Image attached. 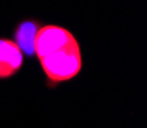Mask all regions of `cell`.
Wrapping results in <instances>:
<instances>
[{"mask_svg":"<svg viewBox=\"0 0 147 128\" xmlns=\"http://www.w3.org/2000/svg\"><path fill=\"white\" fill-rule=\"evenodd\" d=\"M42 73L45 76V83L48 88H56L61 83L70 82L78 77L82 70V53L79 42H73L63 50L51 53L39 59Z\"/></svg>","mask_w":147,"mask_h":128,"instance_id":"1","label":"cell"},{"mask_svg":"<svg viewBox=\"0 0 147 128\" xmlns=\"http://www.w3.org/2000/svg\"><path fill=\"white\" fill-rule=\"evenodd\" d=\"M76 40V36L65 26L54 23L40 25L34 37V57H37L39 60L51 53L63 50Z\"/></svg>","mask_w":147,"mask_h":128,"instance_id":"2","label":"cell"},{"mask_svg":"<svg viewBox=\"0 0 147 128\" xmlns=\"http://www.w3.org/2000/svg\"><path fill=\"white\" fill-rule=\"evenodd\" d=\"M23 60L25 56L17 43L9 37H0V80L14 77L22 70Z\"/></svg>","mask_w":147,"mask_h":128,"instance_id":"3","label":"cell"},{"mask_svg":"<svg viewBox=\"0 0 147 128\" xmlns=\"http://www.w3.org/2000/svg\"><path fill=\"white\" fill-rule=\"evenodd\" d=\"M40 25L42 23L39 22V19L28 17V19L20 20L14 26L13 40L22 50L23 56L26 54L28 57H34V37H36V33H37Z\"/></svg>","mask_w":147,"mask_h":128,"instance_id":"4","label":"cell"}]
</instances>
